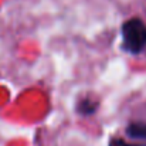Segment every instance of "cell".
I'll use <instances>...</instances> for the list:
<instances>
[{
    "instance_id": "cell-4",
    "label": "cell",
    "mask_w": 146,
    "mask_h": 146,
    "mask_svg": "<svg viewBox=\"0 0 146 146\" xmlns=\"http://www.w3.org/2000/svg\"><path fill=\"white\" fill-rule=\"evenodd\" d=\"M109 146H131V145L126 143V142L122 141V139H112L111 143H109Z\"/></svg>"
},
{
    "instance_id": "cell-2",
    "label": "cell",
    "mask_w": 146,
    "mask_h": 146,
    "mask_svg": "<svg viewBox=\"0 0 146 146\" xmlns=\"http://www.w3.org/2000/svg\"><path fill=\"white\" fill-rule=\"evenodd\" d=\"M126 135L132 139L146 141V119H135L128 123Z\"/></svg>"
},
{
    "instance_id": "cell-5",
    "label": "cell",
    "mask_w": 146,
    "mask_h": 146,
    "mask_svg": "<svg viewBox=\"0 0 146 146\" xmlns=\"http://www.w3.org/2000/svg\"><path fill=\"white\" fill-rule=\"evenodd\" d=\"M131 146H146V145H131Z\"/></svg>"
},
{
    "instance_id": "cell-1",
    "label": "cell",
    "mask_w": 146,
    "mask_h": 146,
    "mask_svg": "<svg viewBox=\"0 0 146 146\" xmlns=\"http://www.w3.org/2000/svg\"><path fill=\"white\" fill-rule=\"evenodd\" d=\"M122 48L129 54H139L146 48V24L139 17H132L122 24Z\"/></svg>"
},
{
    "instance_id": "cell-3",
    "label": "cell",
    "mask_w": 146,
    "mask_h": 146,
    "mask_svg": "<svg viewBox=\"0 0 146 146\" xmlns=\"http://www.w3.org/2000/svg\"><path fill=\"white\" fill-rule=\"evenodd\" d=\"M97 109H98V101H95V99H92L90 97L81 98L80 102L77 104V112L81 113L82 116L94 115Z\"/></svg>"
}]
</instances>
